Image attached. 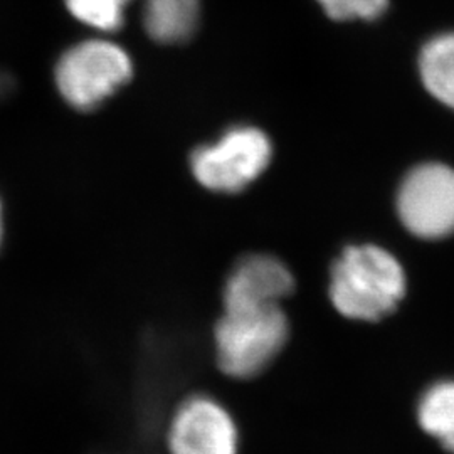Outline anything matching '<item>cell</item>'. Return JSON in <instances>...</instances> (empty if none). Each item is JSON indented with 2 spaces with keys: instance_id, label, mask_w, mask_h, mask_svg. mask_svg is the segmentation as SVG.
I'll return each mask as SVG.
<instances>
[{
  "instance_id": "cell-1",
  "label": "cell",
  "mask_w": 454,
  "mask_h": 454,
  "mask_svg": "<svg viewBox=\"0 0 454 454\" xmlns=\"http://www.w3.org/2000/svg\"><path fill=\"white\" fill-rule=\"evenodd\" d=\"M330 300L347 318L379 322L406 294V273L389 251L375 244L348 246L330 271Z\"/></svg>"
},
{
  "instance_id": "cell-12",
  "label": "cell",
  "mask_w": 454,
  "mask_h": 454,
  "mask_svg": "<svg viewBox=\"0 0 454 454\" xmlns=\"http://www.w3.org/2000/svg\"><path fill=\"white\" fill-rule=\"evenodd\" d=\"M333 20H375L382 16L389 0H317Z\"/></svg>"
},
{
  "instance_id": "cell-8",
  "label": "cell",
  "mask_w": 454,
  "mask_h": 454,
  "mask_svg": "<svg viewBox=\"0 0 454 454\" xmlns=\"http://www.w3.org/2000/svg\"><path fill=\"white\" fill-rule=\"evenodd\" d=\"M200 20L199 0H145L144 27L160 44L187 43Z\"/></svg>"
},
{
  "instance_id": "cell-5",
  "label": "cell",
  "mask_w": 454,
  "mask_h": 454,
  "mask_svg": "<svg viewBox=\"0 0 454 454\" xmlns=\"http://www.w3.org/2000/svg\"><path fill=\"white\" fill-rule=\"evenodd\" d=\"M397 214L409 232L421 239L454 234V170L442 163L412 168L397 192Z\"/></svg>"
},
{
  "instance_id": "cell-2",
  "label": "cell",
  "mask_w": 454,
  "mask_h": 454,
  "mask_svg": "<svg viewBox=\"0 0 454 454\" xmlns=\"http://www.w3.org/2000/svg\"><path fill=\"white\" fill-rule=\"evenodd\" d=\"M288 332V318L281 305L224 309L215 325L221 371L234 379L256 377L283 350Z\"/></svg>"
},
{
  "instance_id": "cell-7",
  "label": "cell",
  "mask_w": 454,
  "mask_h": 454,
  "mask_svg": "<svg viewBox=\"0 0 454 454\" xmlns=\"http://www.w3.org/2000/svg\"><path fill=\"white\" fill-rule=\"evenodd\" d=\"M294 279L290 270L268 254H253L239 261L224 286V309L279 305L292 294Z\"/></svg>"
},
{
  "instance_id": "cell-13",
  "label": "cell",
  "mask_w": 454,
  "mask_h": 454,
  "mask_svg": "<svg viewBox=\"0 0 454 454\" xmlns=\"http://www.w3.org/2000/svg\"><path fill=\"white\" fill-rule=\"evenodd\" d=\"M2 232H4V221H2V202H0V243H2Z\"/></svg>"
},
{
  "instance_id": "cell-3",
  "label": "cell",
  "mask_w": 454,
  "mask_h": 454,
  "mask_svg": "<svg viewBox=\"0 0 454 454\" xmlns=\"http://www.w3.org/2000/svg\"><path fill=\"white\" fill-rule=\"evenodd\" d=\"M133 63L129 52L106 39L74 44L59 58L54 78L66 103L76 110H95L130 82Z\"/></svg>"
},
{
  "instance_id": "cell-4",
  "label": "cell",
  "mask_w": 454,
  "mask_h": 454,
  "mask_svg": "<svg viewBox=\"0 0 454 454\" xmlns=\"http://www.w3.org/2000/svg\"><path fill=\"white\" fill-rule=\"evenodd\" d=\"M271 142L254 127H234L217 142L199 146L191 157L197 182L212 192H241L271 162Z\"/></svg>"
},
{
  "instance_id": "cell-6",
  "label": "cell",
  "mask_w": 454,
  "mask_h": 454,
  "mask_svg": "<svg viewBox=\"0 0 454 454\" xmlns=\"http://www.w3.org/2000/svg\"><path fill=\"white\" fill-rule=\"evenodd\" d=\"M172 454H238V429L224 407L197 395L177 409L168 427Z\"/></svg>"
},
{
  "instance_id": "cell-9",
  "label": "cell",
  "mask_w": 454,
  "mask_h": 454,
  "mask_svg": "<svg viewBox=\"0 0 454 454\" xmlns=\"http://www.w3.org/2000/svg\"><path fill=\"white\" fill-rule=\"evenodd\" d=\"M419 73L426 90L454 110V31L439 34L424 44Z\"/></svg>"
},
{
  "instance_id": "cell-11",
  "label": "cell",
  "mask_w": 454,
  "mask_h": 454,
  "mask_svg": "<svg viewBox=\"0 0 454 454\" xmlns=\"http://www.w3.org/2000/svg\"><path fill=\"white\" fill-rule=\"evenodd\" d=\"M69 14L98 31H116L123 26L130 0H65Z\"/></svg>"
},
{
  "instance_id": "cell-10",
  "label": "cell",
  "mask_w": 454,
  "mask_h": 454,
  "mask_svg": "<svg viewBox=\"0 0 454 454\" xmlns=\"http://www.w3.org/2000/svg\"><path fill=\"white\" fill-rule=\"evenodd\" d=\"M422 429L454 453V380H442L422 394L418 406Z\"/></svg>"
}]
</instances>
